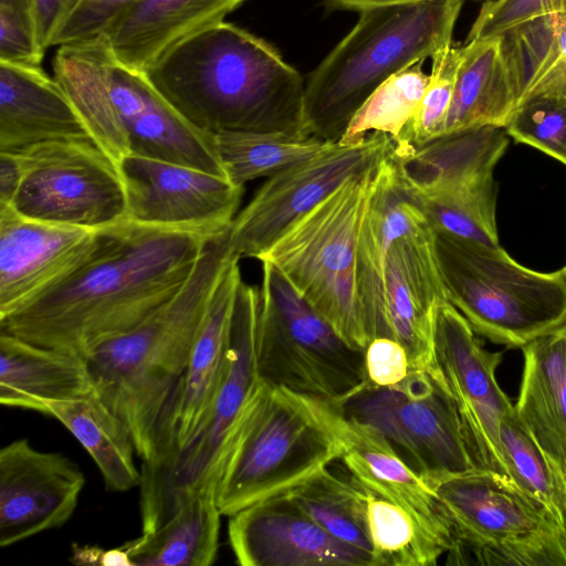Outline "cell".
I'll use <instances>...</instances> for the list:
<instances>
[{"label": "cell", "mask_w": 566, "mask_h": 566, "mask_svg": "<svg viewBox=\"0 0 566 566\" xmlns=\"http://www.w3.org/2000/svg\"><path fill=\"white\" fill-rule=\"evenodd\" d=\"M227 233L125 219L102 231L93 255L69 280L1 319L0 329L85 358L174 296L209 242Z\"/></svg>", "instance_id": "cell-1"}, {"label": "cell", "mask_w": 566, "mask_h": 566, "mask_svg": "<svg viewBox=\"0 0 566 566\" xmlns=\"http://www.w3.org/2000/svg\"><path fill=\"white\" fill-rule=\"evenodd\" d=\"M145 74L197 127L306 138L305 81L266 41L222 21L171 48Z\"/></svg>", "instance_id": "cell-2"}, {"label": "cell", "mask_w": 566, "mask_h": 566, "mask_svg": "<svg viewBox=\"0 0 566 566\" xmlns=\"http://www.w3.org/2000/svg\"><path fill=\"white\" fill-rule=\"evenodd\" d=\"M232 255L228 233L209 242L174 296L85 357L95 392L129 428L144 463L157 459L166 416Z\"/></svg>", "instance_id": "cell-3"}, {"label": "cell", "mask_w": 566, "mask_h": 566, "mask_svg": "<svg viewBox=\"0 0 566 566\" xmlns=\"http://www.w3.org/2000/svg\"><path fill=\"white\" fill-rule=\"evenodd\" d=\"M464 0H424L359 11L352 31L305 81L312 136L338 144L365 101L389 77L452 44Z\"/></svg>", "instance_id": "cell-4"}, {"label": "cell", "mask_w": 566, "mask_h": 566, "mask_svg": "<svg viewBox=\"0 0 566 566\" xmlns=\"http://www.w3.org/2000/svg\"><path fill=\"white\" fill-rule=\"evenodd\" d=\"M343 454L318 399L260 380L233 437L216 493L218 507L230 516L284 494Z\"/></svg>", "instance_id": "cell-5"}, {"label": "cell", "mask_w": 566, "mask_h": 566, "mask_svg": "<svg viewBox=\"0 0 566 566\" xmlns=\"http://www.w3.org/2000/svg\"><path fill=\"white\" fill-rule=\"evenodd\" d=\"M381 158L346 178L258 259L275 266L348 345L363 350L369 338L357 290V241Z\"/></svg>", "instance_id": "cell-6"}, {"label": "cell", "mask_w": 566, "mask_h": 566, "mask_svg": "<svg viewBox=\"0 0 566 566\" xmlns=\"http://www.w3.org/2000/svg\"><path fill=\"white\" fill-rule=\"evenodd\" d=\"M451 530L448 565L566 566V525L509 476L426 478Z\"/></svg>", "instance_id": "cell-7"}, {"label": "cell", "mask_w": 566, "mask_h": 566, "mask_svg": "<svg viewBox=\"0 0 566 566\" xmlns=\"http://www.w3.org/2000/svg\"><path fill=\"white\" fill-rule=\"evenodd\" d=\"M448 301L472 329L523 348L566 324V265L542 273L491 247L436 233Z\"/></svg>", "instance_id": "cell-8"}, {"label": "cell", "mask_w": 566, "mask_h": 566, "mask_svg": "<svg viewBox=\"0 0 566 566\" xmlns=\"http://www.w3.org/2000/svg\"><path fill=\"white\" fill-rule=\"evenodd\" d=\"M256 331L259 378L339 405L365 385L364 350L348 345L268 261Z\"/></svg>", "instance_id": "cell-9"}, {"label": "cell", "mask_w": 566, "mask_h": 566, "mask_svg": "<svg viewBox=\"0 0 566 566\" xmlns=\"http://www.w3.org/2000/svg\"><path fill=\"white\" fill-rule=\"evenodd\" d=\"M259 307L260 287L243 281L234 312L229 369L208 420L166 461L142 463L143 532L166 521L191 493H217L239 421L261 380L255 358Z\"/></svg>", "instance_id": "cell-10"}, {"label": "cell", "mask_w": 566, "mask_h": 566, "mask_svg": "<svg viewBox=\"0 0 566 566\" xmlns=\"http://www.w3.org/2000/svg\"><path fill=\"white\" fill-rule=\"evenodd\" d=\"M18 153L22 175L10 205L18 213L97 230L126 219L119 169L93 139L50 140Z\"/></svg>", "instance_id": "cell-11"}, {"label": "cell", "mask_w": 566, "mask_h": 566, "mask_svg": "<svg viewBox=\"0 0 566 566\" xmlns=\"http://www.w3.org/2000/svg\"><path fill=\"white\" fill-rule=\"evenodd\" d=\"M335 407L378 431L421 479L476 469L451 398L426 371L392 386L364 385Z\"/></svg>", "instance_id": "cell-12"}, {"label": "cell", "mask_w": 566, "mask_h": 566, "mask_svg": "<svg viewBox=\"0 0 566 566\" xmlns=\"http://www.w3.org/2000/svg\"><path fill=\"white\" fill-rule=\"evenodd\" d=\"M73 43L102 85L130 154L228 178L216 135L184 117L145 72L120 63L103 34Z\"/></svg>", "instance_id": "cell-13"}, {"label": "cell", "mask_w": 566, "mask_h": 566, "mask_svg": "<svg viewBox=\"0 0 566 566\" xmlns=\"http://www.w3.org/2000/svg\"><path fill=\"white\" fill-rule=\"evenodd\" d=\"M501 360V353L484 349L450 302L436 308L428 374L451 398L476 469L509 476L500 426L514 406L495 377Z\"/></svg>", "instance_id": "cell-14"}, {"label": "cell", "mask_w": 566, "mask_h": 566, "mask_svg": "<svg viewBox=\"0 0 566 566\" xmlns=\"http://www.w3.org/2000/svg\"><path fill=\"white\" fill-rule=\"evenodd\" d=\"M391 143L386 134L370 133L358 144H337L268 177L231 224V253L240 260H258L292 223L346 178L382 157Z\"/></svg>", "instance_id": "cell-15"}, {"label": "cell", "mask_w": 566, "mask_h": 566, "mask_svg": "<svg viewBox=\"0 0 566 566\" xmlns=\"http://www.w3.org/2000/svg\"><path fill=\"white\" fill-rule=\"evenodd\" d=\"M126 220L150 226L229 232L244 186L196 168L129 154L119 165Z\"/></svg>", "instance_id": "cell-16"}, {"label": "cell", "mask_w": 566, "mask_h": 566, "mask_svg": "<svg viewBox=\"0 0 566 566\" xmlns=\"http://www.w3.org/2000/svg\"><path fill=\"white\" fill-rule=\"evenodd\" d=\"M103 230L34 220L0 207V321L69 280L93 255Z\"/></svg>", "instance_id": "cell-17"}, {"label": "cell", "mask_w": 566, "mask_h": 566, "mask_svg": "<svg viewBox=\"0 0 566 566\" xmlns=\"http://www.w3.org/2000/svg\"><path fill=\"white\" fill-rule=\"evenodd\" d=\"M85 484L82 470L60 452L18 439L0 450V546L64 525Z\"/></svg>", "instance_id": "cell-18"}, {"label": "cell", "mask_w": 566, "mask_h": 566, "mask_svg": "<svg viewBox=\"0 0 566 566\" xmlns=\"http://www.w3.org/2000/svg\"><path fill=\"white\" fill-rule=\"evenodd\" d=\"M228 537L242 566H375L370 553L329 534L284 494L230 515Z\"/></svg>", "instance_id": "cell-19"}, {"label": "cell", "mask_w": 566, "mask_h": 566, "mask_svg": "<svg viewBox=\"0 0 566 566\" xmlns=\"http://www.w3.org/2000/svg\"><path fill=\"white\" fill-rule=\"evenodd\" d=\"M449 302L431 227L397 239L390 247L382 277V306L375 337H389L408 352L417 371L432 363L436 308Z\"/></svg>", "instance_id": "cell-20"}, {"label": "cell", "mask_w": 566, "mask_h": 566, "mask_svg": "<svg viewBox=\"0 0 566 566\" xmlns=\"http://www.w3.org/2000/svg\"><path fill=\"white\" fill-rule=\"evenodd\" d=\"M240 259L232 255L213 292L202 329L166 416L156 464L182 449L208 420L227 376L239 290Z\"/></svg>", "instance_id": "cell-21"}, {"label": "cell", "mask_w": 566, "mask_h": 566, "mask_svg": "<svg viewBox=\"0 0 566 566\" xmlns=\"http://www.w3.org/2000/svg\"><path fill=\"white\" fill-rule=\"evenodd\" d=\"M429 227L424 209L402 178L390 146L378 163L357 241V290L369 340L381 313L384 269L390 247L397 239Z\"/></svg>", "instance_id": "cell-22"}, {"label": "cell", "mask_w": 566, "mask_h": 566, "mask_svg": "<svg viewBox=\"0 0 566 566\" xmlns=\"http://www.w3.org/2000/svg\"><path fill=\"white\" fill-rule=\"evenodd\" d=\"M92 139L69 96L40 65L0 62V151Z\"/></svg>", "instance_id": "cell-23"}, {"label": "cell", "mask_w": 566, "mask_h": 566, "mask_svg": "<svg viewBox=\"0 0 566 566\" xmlns=\"http://www.w3.org/2000/svg\"><path fill=\"white\" fill-rule=\"evenodd\" d=\"M319 401L343 443L340 460L346 471L361 484L406 506L451 547L450 525L434 493L423 480L378 431L345 417L334 405Z\"/></svg>", "instance_id": "cell-24"}, {"label": "cell", "mask_w": 566, "mask_h": 566, "mask_svg": "<svg viewBox=\"0 0 566 566\" xmlns=\"http://www.w3.org/2000/svg\"><path fill=\"white\" fill-rule=\"evenodd\" d=\"M247 0H139L120 12L103 35L124 65L145 72L180 42L211 28Z\"/></svg>", "instance_id": "cell-25"}, {"label": "cell", "mask_w": 566, "mask_h": 566, "mask_svg": "<svg viewBox=\"0 0 566 566\" xmlns=\"http://www.w3.org/2000/svg\"><path fill=\"white\" fill-rule=\"evenodd\" d=\"M514 411L566 481V324L523 348Z\"/></svg>", "instance_id": "cell-26"}, {"label": "cell", "mask_w": 566, "mask_h": 566, "mask_svg": "<svg viewBox=\"0 0 566 566\" xmlns=\"http://www.w3.org/2000/svg\"><path fill=\"white\" fill-rule=\"evenodd\" d=\"M86 358L0 333V402L46 415L51 401L93 390Z\"/></svg>", "instance_id": "cell-27"}, {"label": "cell", "mask_w": 566, "mask_h": 566, "mask_svg": "<svg viewBox=\"0 0 566 566\" xmlns=\"http://www.w3.org/2000/svg\"><path fill=\"white\" fill-rule=\"evenodd\" d=\"M507 136L504 127H473L443 134L400 155L391 145V155L411 190L423 195L493 174Z\"/></svg>", "instance_id": "cell-28"}, {"label": "cell", "mask_w": 566, "mask_h": 566, "mask_svg": "<svg viewBox=\"0 0 566 566\" xmlns=\"http://www.w3.org/2000/svg\"><path fill=\"white\" fill-rule=\"evenodd\" d=\"M444 134L481 126L505 127L517 101L500 36L465 40Z\"/></svg>", "instance_id": "cell-29"}, {"label": "cell", "mask_w": 566, "mask_h": 566, "mask_svg": "<svg viewBox=\"0 0 566 566\" xmlns=\"http://www.w3.org/2000/svg\"><path fill=\"white\" fill-rule=\"evenodd\" d=\"M216 491L193 492L156 528L122 547L132 566H209L219 548Z\"/></svg>", "instance_id": "cell-30"}, {"label": "cell", "mask_w": 566, "mask_h": 566, "mask_svg": "<svg viewBox=\"0 0 566 566\" xmlns=\"http://www.w3.org/2000/svg\"><path fill=\"white\" fill-rule=\"evenodd\" d=\"M497 36L516 107L537 96L566 97V13L524 21Z\"/></svg>", "instance_id": "cell-31"}, {"label": "cell", "mask_w": 566, "mask_h": 566, "mask_svg": "<svg viewBox=\"0 0 566 566\" xmlns=\"http://www.w3.org/2000/svg\"><path fill=\"white\" fill-rule=\"evenodd\" d=\"M46 415L59 420L85 448L107 490L126 492L139 486L142 474L134 461L130 430L94 389L76 399L48 402Z\"/></svg>", "instance_id": "cell-32"}, {"label": "cell", "mask_w": 566, "mask_h": 566, "mask_svg": "<svg viewBox=\"0 0 566 566\" xmlns=\"http://www.w3.org/2000/svg\"><path fill=\"white\" fill-rule=\"evenodd\" d=\"M357 483L366 503L375 566L437 565L449 551V544L399 502Z\"/></svg>", "instance_id": "cell-33"}, {"label": "cell", "mask_w": 566, "mask_h": 566, "mask_svg": "<svg viewBox=\"0 0 566 566\" xmlns=\"http://www.w3.org/2000/svg\"><path fill=\"white\" fill-rule=\"evenodd\" d=\"M331 465L284 495L329 534L374 556L363 490L348 472L338 475Z\"/></svg>", "instance_id": "cell-34"}, {"label": "cell", "mask_w": 566, "mask_h": 566, "mask_svg": "<svg viewBox=\"0 0 566 566\" xmlns=\"http://www.w3.org/2000/svg\"><path fill=\"white\" fill-rule=\"evenodd\" d=\"M216 142L227 176L237 186L268 178L337 145L314 136L266 132H222L216 134Z\"/></svg>", "instance_id": "cell-35"}, {"label": "cell", "mask_w": 566, "mask_h": 566, "mask_svg": "<svg viewBox=\"0 0 566 566\" xmlns=\"http://www.w3.org/2000/svg\"><path fill=\"white\" fill-rule=\"evenodd\" d=\"M417 196L434 233L491 247L500 245L496 226L497 185L493 174Z\"/></svg>", "instance_id": "cell-36"}, {"label": "cell", "mask_w": 566, "mask_h": 566, "mask_svg": "<svg viewBox=\"0 0 566 566\" xmlns=\"http://www.w3.org/2000/svg\"><path fill=\"white\" fill-rule=\"evenodd\" d=\"M421 65L422 62H418L382 83L355 113L338 145L358 144L375 132L397 142L413 116L429 80Z\"/></svg>", "instance_id": "cell-37"}, {"label": "cell", "mask_w": 566, "mask_h": 566, "mask_svg": "<svg viewBox=\"0 0 566 566\" xmlns=\"http://www.w3.org/2000/svg\"><path fill=\"white\" fill-rule=\"evenodd\" d=\"M500 440L510 479L566 525V481L517 418L514 407L502 419Z\"/></svg>", "instance_id": "cell-38"}, {"label": "cell", "mask_w": 566, "mask_h": 566, "mask_svg": "<svg viewBox=\"0 0 566 566\" xmlns=\"http://www.w3.org/2000/svg\"><path fill=\"white\" fill-rule=\"evenodd\" d=\"M431 73L423 96L392 150L403 154L442 136L452 102L460 60L459 46L449 44L432 57Z\"/></svg>", "instance_id": "cell-39"}, {"label": "cell", "mask_w": 566, "mask_h": 566, "mask_svg": "<svg viewBox=\"0 0 566 566\" xmlns=\"http://www.w3.org/2000/svg\"><path fill=\"white\" fill-rule=\"evenodd\" d=\"M504 128L516 142L537 148L566 165V97L527 99L514 109Z\"/></svg>", "instance_id": "cell-40"}, {"label": "cell", "mask_w": 566, "mask_h": 566, "mask_svg": "<svg viewBox=\"0 0 566 566\" xmlns=\"http://www.w3.org/2000/svg\"><path fill=\"white\" fill-rule=\"evenodd\" d=\"M35 0H0V62L40 65Z\"/></svg>", "instance_id": "cell-41"}, {"label": "cell", "mask_w": 566, "mask_h": 566, "mask_svg": "<svg viewBox=\"0 0 566 566\" xmlns=\"http://www.w3.org/2000/svg\"><path fill=\"white\" fill-rule=\"evenodd\" d=\"M551 13H566V0H486L467 40L497 36L524 21Z\"/></svg>", "instance_id": "cell-42"}, {"label": "cell", "mask_w": 566, "mask_h": 566, "mask_svg": "<svg viewBox=\"0 0 566 566\" xmlns=\"http://www.w3.org/2000/svg\"><path fill=\"white\" fill-rule=\"evenodd\" d=\"M139 0H82L56 32L52 45L99 36L126 8Z\"/></svg>", "instance_id": "cell-43"}, {"label": "cell", "mask_w": 566, "mask_h": 566, "mask_svg": "<svg viewBox=\"0 0 566 566\" xmlns=\"http://www.w3.org/2000/svg\"><path fill=\"white\" fill-rule=\"evenodd\" d=\"M365 385L392 386L405 380L413 369L407 349L389 337L370 339L364 350Z\"/></svg>", "instance_id": "cell-44"}, {"label": "cell", "mask_w": 566, "mask_h": 566, "mask_svg": "<svg viewBox=\"0 0 566 566\" xmlns=\"http://www.w3.org/2000/svg\"><path fill=\"white\" fill-rule=\"evenodd\" d=\"M82 0H35L38 33L41 46L46 50Z\"/></svg>", "instance_id": "cell-45"}, {"label": "cell", "mask_w": 566, "mask_h": 566, "mask_svg": "<svg viewBox=\"0 0 566 566\" xmlns=\"http://www.w3.org/2000/svg\"><path fill=\"white\" fill-rule=\"evenodd\" d=\"M22 175L18 151H0V207L10 206Z\"/></svg>", "instance_id": "cell-46"}, {"label": "cell", "mask_w": 566, "mask_h": 566, "mask_svg": "<svg viewBox=\"0 0 566 566\" xmlns=\"http://www.w3.org/2000/svg\"><path fill=\"white\" fill-rule=\"evenodd\" d=\"M424 0H324L331 8L361 11L371 7L412 3Z\"/></svg>", "instance_id": "cell-47"}]
</instances>
